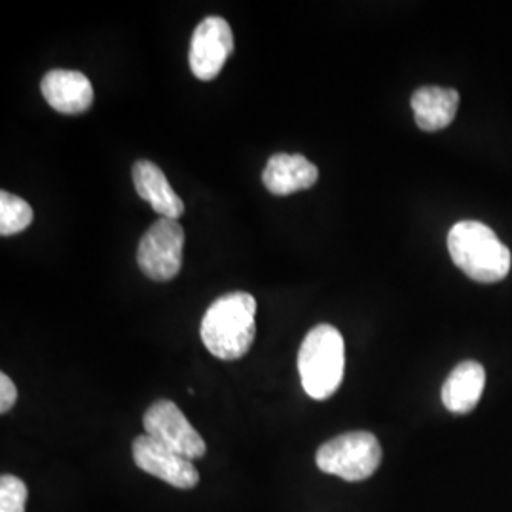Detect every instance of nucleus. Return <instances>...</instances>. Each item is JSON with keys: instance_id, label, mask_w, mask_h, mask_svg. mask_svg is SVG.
<instances>
[{"instance_id": "f257e3e1", "label": "nucleus", "mask_w": 512, "mask_h": 512, "mask_svg": "<svg viewBox=\"0 0 512 512\" xmlns=\"http://www.w3.org/2000/svg\"><path fill=\"white\" fill-rule=\"evenodd\" d=\"M256 300L249 293H228L217 298L202 319V340L217 359H241L255 342Z\"/></svg>"}, {"instance_id": "4468645a", "label": "nucleus", "mask_w": 512, "mask_h": 512, "mask_svg": "<svg viewBox=\"0 0 512 512\" xmlns=\"http://www.w3.org/2000/svg\"><path fill=\"white\" fill-rule=\"evenodd\" d=\"M35 213L31 205L18 196L2 190L0 192V236L8 238L31 226Z\"/></svg>"}, {"instance_id": "ddd939ff", "label": "nucleus", "mask_w": 512, "mask_h": 512, "mask_svg": "<svg viewBox=\"0 0 512 512\" xmlns=\"http://www.w3.org/2000/svg\"><path fill=\"white\" fill-rule=\"evenodd\" d=\"M414 120L423 131H440L448 128L459 107V93L452 88L423 86L412 95Z\"/></svg>"}, {"instance_id": "7ed1b4c3", "label": "nucleus", "mask_w": 512, "mask_h": 512, "mask_svg": "<svg viewBox=\"0 0 512 512\" xmlns=\"http://www.w3.org/2000/svg\"><path fill=\"white\" fill-rule=\"evenodd\" d=\"M346 346L340 330L317 325L306 334L298 351V372L304 391L315 401H327L344 380Z\"/></svg>"}, {"instance_id": "6e6552de", "label": "nucleus", "mask_w": 512, "mask_h": 512, "mask_svg": "<svg viewBox=\"0 0 512 512\" xmlns=\"http://www.w3.org/2000/svg\"><path fill=\"white\" fill-rule=\"evenodd\" d=\"M133 461L141 471L181 490L196 488L200 482V473L192 465V459L184 458L150 435L133 440Z\"/></svg>"}, {"instance_id": "f03ea898", "label": "nucleus", "mask_w": 512, "mask_h": 512, "mask_svg": "<svg viewBox=\"0 0 512 512\" xmlns=\"http://www.w3.org/2000/svg\"><path fill=\"white\" fill-rule=\"evenodd\" d=\"M448 251L459 270L480 283H495L509 274V247L478 220H461L448 232Z\"/></svg>"}, {"instance_id": "9d476101", "label": "nucleus", "mask_w": 512, "mask_h": 512, "mask_svg": "<svg viewBox=\"0 0 512 512\" xmlns=\"http://www.w3.org/2000/svg\"><path fill=\"white\" fill-rule=\"evenodd\" d=\"M319 179L317 165L302 154H274L262 173V183L274 196H291L308 190Z\"/></svg>"}, {"instance_id": "20e7f679", "label": "nucleus", "mask_w": 512, "mask_h": 512, "mask_svg": "<svg viewBox=\"0 0 512 512\" xmlns=\"http://www.w3.org/2000/svg\"><path fill=\"white\" fill-rule=\"evenodd\" d=\"M315 463L327 475L361 482L378 471L382 463V446L372 433L351 431L325 442L317 450Z\"/></svg>"}, {"instance_id": "423d86ee", "label": "nucleus", "mask_w": 512, "mask_h": 512, "mask_svg": "<svg viewBox=\"0 0 512 512\" xmlns=\"http://www.w3.org/2000/svg\"><path fill=\"white\" fill-rule=\"evenodd\" d=\"M143 427L152 439L162 442L184 458L200 459L207 452L202 435L192 427L181 408L171 401L162 399L150 404L143 416Z\"/></svg>"}, {"instance_id": "9b49d317", "label": "nucleus", "mask_w": 512, "mask_h": 512, "mask_svg": "<svg viewBox=\"0 0 512 512\" xmlns=\"http://www.w3.org/2000/svg\"><path fill=\"white\" fill-rule=\"evenodd\" d=\"M133 184L141 200L160 215V219L177 220L183 217L184 202L167 181L164 171L150 160H139L133 165Z\"/></svg>"}, {"instance_id": "39448f33", "label": "nucleus", "mask_w": 512, "mask_h": 512, "mask_svg": "<svg viewBox=\"0 0 512 512\" xmlns=\"http://www.w3.org/2000/svg\"><path fill=\"white\" fill-rule=\"evenodd\" d=\"M184 230L179 220H156L139 241L137 264L152 281H171L183 266Z\"/></svg>"}, {"instance_id": "dca6fc26", "label": "nucleus", "mask_w": 512, "mask_h": 512, "mask_svg": "<svg viewBox=\"0 0 512 512\" xmlns=\"http://www.w3.org/2000/svg\"><path fill=\"white\" fill-rule=\"evenodd\" d=\"M18 401V389L16 384L8 378V374H0V412L6 414L14 408V404Z\"/></svg>"}, {"instance_id": "0eeeda50", "label": "nucleus", "mask_w": 512, "mask_h": 512, "mask_svg": "<svg viewBox=\"0 0 512 512\" xmlns=\"http://www.w3.org/2000/svg\"><path fill=\"white\" fill-rule=\"evenodd\" d=\"M234 54V33L230 23L219 16L202 19L192 35L188 63L196 78L215 80L226 59Z\"/></svg>"}, {"instance_id": "1a4fd4ad", "label": "nucleus", "mask_w": 512, "mask_h": 512, "mask_svg": "<svg viewBox=\"0 0 512 512\" xmlns=\"http://www.w3.org/2000/svg\"><path fill=\"white\" fill-rule=\"evenodd\" d=\"M40 90L48 105L61 114H82L93 105L92 82L78 71L54 69L42 78Z\"/></svg>"}, {"instance_id": "2eb2a0df", "label": "nucleus", "mask_w": 512, "mask_h": 512, "mask_svg": "<svg viewBox=\"0 0 512 512\" xmlns=\"http://www.w3.org/2000/svg\"><path fill=\"white\" fill-rule=\"evenodd\" d=\"M27 486L18 476L4 475L0 478V512H25Z\"/></svg>"}, {"instance_id": "f8f14e48", "label": "nucleus", "mask_w": 512, "mask_h": 512, "mask_svg": "<svg viewBox=\"0 0 512 512\" xmlns=\"http://www.w3.org/2000/svg\"><path fill=\"white\" fill-rule=\"evenodd\" d=\"M484 385V366L476 361H463L450 372L442 385V403L454 414H467L480 401Z\"/></svg>"}]
</instances>
